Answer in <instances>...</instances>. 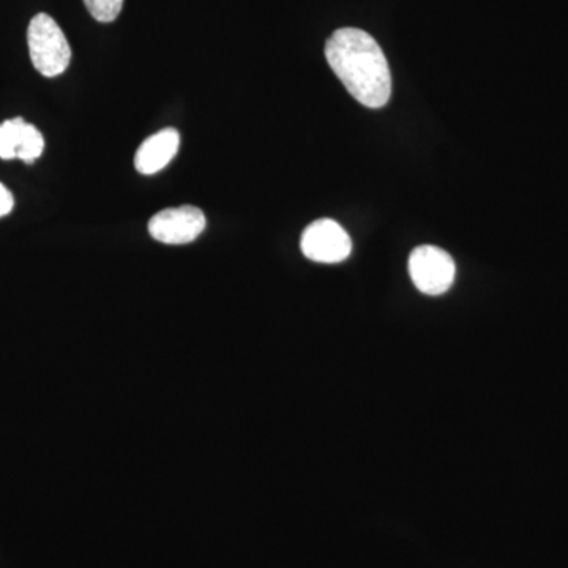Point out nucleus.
Instances as JSON below:
<instances>
[{"label":"nucleus","mask_w":568,"mask_h":568,"mask_svg":"<svg viewBox=\"0 0 568 568\" xmlns=\"http://www.w3.org/2000/svg\"><path fill=\"white\" fill-rule=\"evenodd\" d=\"M13 205V194L9 192V189H6V185L0 183V216L9 215Z\"/></svg>","instance_id":"obj_10"},{"label":"nucleus","mask_w":568,"mask_h":568,"mask_svg":"<svg viewBox=\"0 0 568 568\" xmlns=\"http://www.w3.org/2000/svg\"><path fill=\"white\" fill-rule=\"evenodd\" d=\"M205 230V216L193 205L166 209L152 216L149 233L155 241L166 245H185L200 237Z\"/></svg>","instance_id":"obj_5"},{"label":"nucleus","mask_w":568,"mask_h":568,"mask_svg":"<svg viewBox=\"0 0 568 568\" xmlns=\"http://www.w3.org/2000/svg\"><path fill=\"white\" fill-rule=\"evenodd\" d=\"M325 58L347 92L372 110L386 106L392 95V74L386 54L369 33L338 29L325 43Z\"/></svg>","instance_id":"obj_1"},{"label":"nucleus","mask_w":568,"mask_h":568,"mask_svg":"<svg viewBox=\"0 0 568 568\" xmlns=\"http://www.w3.org/2000/svg\"><path fill=\"white\" fill-rule=\"evenodd\" d=\"M43 134L39 132L37 126L28 123V125H26L24 136H22L20 152H18V159L26 163L36 162L41 153H43Z\"/></svg>","instance_id":"obj_8"},{"label":"nucleus","mask_w":568,"mask_h":568,"mask_svg":"<svg viewBox=\"0 0 568 568\" xmlns=\"http://www.w3.org/2000/svg\"><path fill=\"white\" fill-rule=\"evenodd\" d=\"M26 125H28V122L22 118L10 119V121L0 123V159H18Z\"/></svg>","instance_id":"obj_7"},{"label":"nucleus","mask_w":568,"mask_h":568,"mask_svg":"<svg viewBox=\"0 0 568 568\" xmlns=\"http://www.w3.org/2000/svg\"><path fill=\"white\" fill-rule=\"evenodd\" d=\"M181 134L175 129H164L148 138L134 155L138 173L152 175L162 171L178 155Z\"/></svg>","instance_id":"obj_6"},{"label":"nucleus","mask_w":568,"mask_h":568,"mask_svg":"<svg viewBox=\"0 0 568 568\" xmlns=\"http://www.w3.org/2000/svg\"><path fill=\"white\" fill-rule=\"evenodd\" d=\"M409 274L420 293L440 295L454 284L457 265L444 250L424 245L410 253Z\"/></svg>","instance_id":"obj_3"},{"label":"nucleus","mask_w":568,"mask_h":568,"mask_svg":"<svg viewBox=\"0 0 568 568\" xmlns=\"http://www.w3.org/2000/svg\"><path fill=\"white\" fill-rule=\"evenodd\" d=\"M85 9L100 22H112L122 11L123 0H84Z\"/></svg>","instance_id":"obj_9"},{"label":"nucleus","mask_w":568,"mask_h":568,"mask_svg":"<svg viewBox=\"0 0 568 568\" xmlns=\"http://www.w3.org/2000/svg\"><path fill=\"white\" fill-rule=\"evenodd\" d=\"M301 248L315 263L338 264L349 257L353 242L338 223L323 219L306 227L302 234Z\"/></svg>","instance_id":"obj_4"},{"label":"nucleus","mask_w":568,"mask_h":568,"mask_svg":"<svg viewBox=\"0 0 568 568\" xmlns=\"http://www.w3.org/2000/svg\"><path fill=\"white\" fill-rule=\"evenodd\" d=\"M29 54L36 70L54 78L69 69L71 48L58 22L50 14L39 13L28 29Z\"/></svg>","instance_id":"obj_2"}]
</instances>
